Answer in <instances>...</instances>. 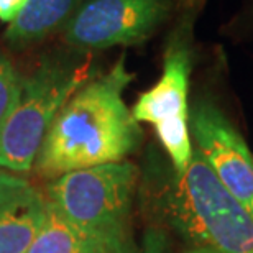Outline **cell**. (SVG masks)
<instances>
[{"label":"cell","instance_id":"cell-7","mask_svg":"<svg viewBox=\"0 0 253 253\" xmlns=\"http://www.w3.org/2000/svg\"><path fill=\"white\" fill-rule=\"evenodd\" d=\"M46 215V199L28 179L0 171V253H27Z\"/></svg>","mask_w":253,"mask_h":253},{"label":"cell","instance_id":"cell-6","mask_svg":"<svg viewBox=\"0 0 253 253\" xmlns=\"http://www.w3.org/2000/svg\"><path fill=\"white\" fill-rule=\"evenodd\" d=\"M189 130L206 163L253 217V155L242 135L211 102L196 105Z\"/></svg>","mask_w":253,"mask_h":253},{"label":"cell","instance_id":"cell-14","mask_svg":"<svg viewBox=\"0 0 253 253\" xmlns=\"http://www.w3.org/2000/svg\"><path fill=\"white\" fill-rule=\"evenodd\" d=\"M194 253H197V252H194Z\"/></svg>","mask_w":253,"mask_h":253},{"label":"cell","instance_id":"cell-9","mask_svg":"<svg viewBox=\"0 0 253 253\" xmlns=\"http://www.w3.org/2000/svg\"><path fill=\"white\" fill-rule=\"evenodd\" d=\"M85 0H27L3 38L10 46L25 48L63 28Z\"/></svg>","mask_w":253,"mask_h":253},{"label":"cell","instance_id":"cell-13","mask_svg":"<svg viewBox=\"0 0 253 253\" xmlns=\"http://www.w3.org/2000/svg\"><path fill=\"white\" fill-rule=\"evenodd\" d=\"M27 0H0V20L12 23L22 12Z\"/></svg>","mask_w":253,"mask_h":253},{"label":"cell","instance_id":"cell-12","mask_svg":"<svg viewBox=\"0 0 253 253\" xmlns=\"http://www.w3.org/2000/svg\"><path fill=\"white\" fill-rule=\"evenodd\" d=\"M20 81L22 76L18 74L17 68L12 64L8 56L0 51V130L7 122L20 92Z\"/></svg>","mask_w":253,"mask_h":253},{"label":"cell","instance_id":"cell-11","mask_svg":"<svg viewBox=\"0 0 253 253\" xmlns=\"http://www.w3.org/2000/svg\"><path fill=\"white\" fill-rule=\"evenodd\" d=\"M156 135L168 151L171 161H173L176 176L186 173L192 158V143H191V130L188 120H171L155 125Z\"/></svg>","mask_w":253,"mask_h":253},{"label":"cell","instance_id":"cell-1","mask_svg":"<svg viewBox=\"0 0 253 253\" xmlns=\"http://www.w3.org/2000/svg\"><path fill=\"white\" fill-rule=\"evenodd\" d=\"M133 79L122 56L107 74L87 81L59 110L37 156V171L44 178L119 163L141 140V130L124 102V90Z\"/></svg>","mask_w":253,"mask_h":253},{"label":"cell","instance_id":"cell-10","mask_svg":"<svg viewBox=\"0 0 253 253\" xmlns=\"http://www.w3.org/2000/svg\"><path fill=\"white\" fill-rule=\"evenodd\" d=\"M27 253H130V250L78 229L46 199L42 230Z\"/></svg>","mask_w":253,"mask_h":253},{"label":"cell","instance_id":"cell-8","mask_svg":"<svg viewBox=\"0 0 253 253\" xmlns=\"http://www.w3.org/2000/svg\"><path fill=\"white\" fill-rule=\"evenodd\" d=\"M191 53L184 42H173L166 49L163 74L153 87L143 92L133 105L136 122L158 125L171 120H188V89Z\"/></svg>","mask_w":253,"mask_h":253},{"label":"cell","instance_id":"cell-3","mask_svg":"<svg viewBox=\"0 0 253 253\" xmlns=\"http://www.w3.org/2000/svg\"><path fill=\"white\" fill-rule=\"evenodd\" d=\"M89 61L48 54L20 81V92L0 130V168L28 173L53 120L74 92L87 83Z\"/></svg>","mask_w":253,"mask_h":253},{"label":"cell","instance_id":"cell-5","mask_svg":"<svg viewBox=\"0 0 253 253\" xmlns=\"http://www.w3.org/2000/svg\"><path fill=\"white\" fill-rule=\"evenodd\" d=\"M168 12V0H85L64 27V40L81 51L136 44Z\"/></svg>","mask_w":253,"mask_h":253},{"label":"cell","instance_id":"cell-2","mask_svg":"<svg viewBox=\"0 0 253 253\" xmlns=\"http://www.w3.org/2000/svg\"><path fill=\"white\" fill-rule=\"evenodd\" d=\"M166 214L197 253H253V217L220 183L199 150L166 192Z\"/></svg>","mask_w":253,"mask_h":253},{"label":"cell","instance_id":"cell-4","mask_svg":"<svg viewBox=\"0 0 253 253\" xmlns=\"http://www.w3.org/2000/svg\"><path fill=\"white\" fill-rule=\"evenodd\" d=\"M138 171L107 163L66 173L48 186V201L78 229L128 249L126 220Z\"/></svg>","mask_w":253,"mask_h":253}]
</instances>
